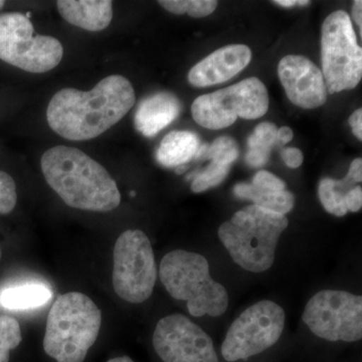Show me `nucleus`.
I'll return each mask as SVG.
<instances>
[{
    "mask_svg": "<svg viewBox=\"0 0 362 362\" xmlns=\"http://www.w3.org/2000/svg\"><path fill=\"white\" fill-rule=\"evenodd\" d=\"M135 101L130 81L112 75L88 92L73 88L59 90L47 106V123L71 141L94 139L122 120Z\"/></svg>",
    "mask_w": 362,
    "mask_h": 362,
    "instance_id": "obj_1",
    "label": "nucleus"
},
{
    "mask_svg": "<svg viewBox=\"0 0 362 362\" xmlns=\"http://www.w3.org/2000/svg\"><path fill=\"white\" fill-rule=\"evenodd\" d=\"M42 171L47 185L66 206L90 211H111L121 194L110 173L82 150L54 146L42 157Z\"/></svg>",
    "mask_w": 362,
    "mask_h": 362,
    "instance_id": "obj_2",
    "label": "nucleus"
},
{
    "mask_svg": "<svg viewBox=\"0 0 362 362\" xmlns=\"http://www.w3.org/2000/svg\"><path fill=\"white\" fill-rule=\"evenodd\" d=\"M288 225L286 216L252 204L225 221L218 228V238L240 268L262 273L273 266L279 239Z\"/></svg>",
    "mask_w": 362,
    "mask_h": 362,
    "instance_id": "obj_3",
    "label": "nucleus"
},
{
    "mask_svg": "<svg viewBox=\"0 0 362 362\" xmlns=\"http://www.w3.org/2000/svg\"><path fill=\"white\" fill-rule=\"evenodd\" d=\"M102 314L83 293L61 295L47 316L44 349L57 362H83L96 342Z\"/></svg>",
    "mask_w": 362,
    "mask_h": 362,
    "instance_id": "obj_4",
    "label": "nucleus"
},
{
    "mask_svg": "<svg viewBox=\"0 0 362 362\" xmlns=\"http://www.w3.org/2000/svg\"><path fill=\"white\" fill-rule=\"evenodd\" d=\"M159 277L171 297L187 302L192 316L218 317L228 310V291L211 278L202 255L185 250L168 252L162 259Z\"/></svg>",
    "mask_w": 362,
    "mask_h": 362,
    "instance_id": "obj_5",
    "label": "nucleus"
},
{
    "mask_svg": "<svg viewBox=\"0 0 362 362\" xmlns=\"http://www.w3.org/2000/svg\"><path fill=\"white\" fill-rule=\"evenodd\" d=\"M268 90L259 78L251 77L238 84L194 100L192 114L195 122L209 130L230 127L239 118H261L269 110Z\"/></svg>",
    "mask_w": 362,
    "mask_h": 362,
    "instance_id": "obj_6",
    "label": "nucleus"
},
{
    "mask_svg": "<svg viewBox=\"0 0 362 362\" xmlns=\"http://www.w3.org/2000/svg\"><path fill=\"white\" fill-rule=\"evenodd\" d=\"M321 57V71L330 94L354 89L361 83L362 49L346 11H334L324 21Z\"/></svg>",
    "mask_w": 362,
    "mask_h": 362,
    "instance_id": "obj_7",
    "label": "nucleus"
},
{
    "mask_svg": "<svg viewBox=\"0 0 362 362\" xmlns=\"http://www.w3.org/2000/svg\"><path fill=\"white\" fill-rule=\"evenodd\" d=\"M64 47L56 37L35 32L21 13L0 14V59L28 73L42 74L61 63Z\"/></svg>",
    "mask_w": 362,
    "mask_h": 362,
    "instance_id": "obj_8",
    "label": "nucleus"
},
{
    "mask_svg": "<svg viewBox=\"0 0 362 362\" xmlns=\"http://www.w3.org/2000/svg\"><path fill=\"white\" fill-rule=\"evenodd\" d=\"M113 286L116 294L129 303H142L153 293L157 280L151 243L140 230L121 233L114 247Z\"/></svg>",
    "mask_w": 362,
    "mask_h": 362,
    "instance_id": "obj_9",
    "label": "nucleus"
},
{
    "mask_svg": "<svg viewBox=\"0 0 362 362\" xmlns=\"http://www.w3.org/2000/svg\"><path fill=\"white\" fill-rule=\"evenodd\" d=\"M285 311L275 302L264 300L243 312L221 344V354L228 362L262 354L275 345L285 327Z\"/></svg>",
    "mask_w": 362,
    "mask_h": 362,
    "instance_id": "obj_10",
    "label": "nucleus"
},
{
    "mask_svg": "<svg viewBox=\"0 0 362 362\" xmlns=\"http://www.w3.org/2000/svg\"><path fill=\"white\" fill-rule=\"evenodd\" d=\"M302 319L322 339L358 341L362 338V297L346 291L323 290L309 300Z\"/></svg>",
    "mask_w": 362,
    "mask_h": 362,
    "instance_id": "obj_11",
    "label": "nucleus"
},
{
    "mask_svg": "<svg viewBox=\"0 0 362 362\" xmlns=\"http://www.w3.org/2000/svg\"><path fill=\"white\" fill-rule=\"evenodd\" d=\"M152 341L163 362H218L211 338L182 314L160 319Z\"/></svg>",
    "mask_w": 362,
    "mask_h": 362,
    "instance_id": "obj_12",
    "label": "nucleus"
},
{
    "mask_svg": "<svg viewBox=\"0 0 362 362\" xmlns=\"http://www.w3.org/2000/svg\"><path fill=\"white\" fill-rule=\"evenodd\" d=\"M278 74L288 99L300 108H318L327 101L322 71L310 59L288 54L279 63Z\"/></svg>",
    "mask_w": 362,
    "mask_h": 362,
    "instance_id": "obj_13",
    "label": "nucleus"
},
{
    "mask_svg": "<svg viewBox=\"0 0 362 362\" xmlns=\"http://www.w3.org/2000/svg\"><path fill=\"white\" fill-rule=\"evenodd\" d=\"M251 59L247 45H226L197 63L188 73V82L199 88L221 84L244 70Z\"/></svg>",
    "mask_w": 362,
    "mask_h": 362,
    "instance_id": "obj_14",
    "label": "nucleus"
},
{
    "mask_svg": "<svg viewBox=\"0 0 362 362\" xmlns=\"http://www.w3.org/2000/svg\"><path fill=\"white\" fill-rule=\"evenodd\" d=\"M181 103L171 93H157L138 105L134 124L138 132L153 137L180 116Z\"/></svg>",
    "mask_w": 362,
    "mask_h": 362,
    "instance_id": "obj_15",
    "label": "nucleus"
},
{
    "mask_svg": "<svg viewBox=\"0 0 362 362\" xmlns=\"http://www.w3.org/2000/svg\"><path fill=\"white\" fill-rule=\"evenodd\" d=\"M57 6L64 20L89 32H101L113 18L110 0H59Z\"/></svg>",
    "mask_w": 362,
    "mask_h": 362,
    "instance_id": "obj_16",
    "label": "nucleus"
},
{
    "mask_svg": "<svg viewBox=\"0 0 362 362\" xmlns=\"http://www.w3.org/2000/svg\"><path fill=\"white\" fill-rule=\"evenodd\" d=\"M362 181V159L356 158L350 164L349 173L343 180L323 178L319 183L318 197L328 213L337 216H344L349 213L345 197L350 190Z\"/></svg>",
    "mask_w": 362,
    "mask_h": 362,
    "instance_id": "obj_17",
    "label": "nucleus"
},
{
    "mask_svg": "<svg viewBox=\"0 0 362 362\" xmlns=\"http://www.w3.org/2000/svg\"><path fill=\"white\" fill-rule=\"evenodd\" d=\"M201 147L199 136L192 131H173L162 139L156 160L165 168H178L195 158Z\"/></svg>",
    "mask_w": 362,
    "mask_h": 362,
    "instance_id": "obj_18",
    "label": "nucleus"
},
{
    "mask_svg": "<svg viewBox=\"0 0 362 362\" xmlns=\"http://www.w3.org/2000/svg\"><path fill=\"white\" fill-rule=\"evenodd\" d=\"M233 194L239 199L252 201L255 206L282 216L291 211L295 204L294 194L287 189H267L254 187L252 183H238L233 187Z\"/></svg>",
    "mask_w": 362,
    "mask_h": 362,
    "instance_id": "obj_19",
    "label": "nucleus"
},
{
    "mask_svg": "<svg viewBox=\"0 0 362 362\" xmlns=\"http://www.w3.org/2000/svg\"><path fill=\"white\" fill-rule=\"evenodd\" d=\"M52 293L42 284L9 286L0 292V305L8 310H28L47 304Z\"/></svg>",
    "mask_w": 362,
    "mask_h": 362,
    "instance_id": "obj_20",
    "label": "nucleus"
},
{
    "mask_svg": "<svg viewBox=\"0 0 362 362\" xmlns=\"http://www.w3.org/2000/svg\"><path fill=\"white\" fill-rule=\"evenodd\" d=\"M239 156V147L233 138L228 136L218 138L211 145H201L195 158L209 159L223 165H232Z\"/></svg>",
    "mask_w": 362,
    "mask_h": 362,
    "instance_id": "obj_21",
    "label": "nucleus"
},
{
    "mask_svg": "<svg viewBox=\"0 0 362 362\" xmlns=\"http://www.w3.org/2000/svg\"><path fill=\"white\" fill-rule=\"evenodd\" d=\"M158 4L169 13H187L192 18H201L213 13L218 2L214 0H160Z\"/></svg>",
    "mask_w": 362,
    "mask_h": 362,
    "instance_id": "obj_22",
    "label": "nucleus"
},
{
    "mask_svg": "<svg viewBox=\"0 0 362 362\" xmlns=\"http://www.w3.org/2000/svg\"><path fill=\"white\" fill-rule=\"evenodd\" d=\"M20 323L13 317L0 316V362H8L11 350L21 344Z\"/></svg>",
    "mask_w": 362,
    "mask_h": 362,
    "instance_id": "obj_23",
    "label": "nucleus"
},
{
    "mask_svg": "<svg viewBox=\"0 0 362 362\" xmlns=\"http://www.w3.org/2000/svg\"><path fill=\"white\" fill-rule=\"evenodd\" d=\"M230 166L211 161L202 173H195L192 183V190L195 194L206 192L211 187H216L225 180Z\"/></svg>",
    "mask_w": 362,
    "mask_h": 362,
    "instance_id": "obj_24",
    "label": "nucleus"
},
{
    "mask_svg": "<svg viewBox=\"0 0 362 362\" xmlns=\"http://www.w3.org/2000/svg\"><path fill=\"white\" fill-rule=\"evenodd\" d=\"M278 128L275 124L264 122L259 124L255 128L254 132L247 140L249 148L259 147V148L271 149L277 140Z\"/></svg>",
    "mask_w": 362,
    "mask_h": 362,
    "instance_id": "obj_25",
    "label": "nucleus"
},
{
    "mask_svg": "<svg viewBox=\"0 0 362 362\" xmlns=\"http://www.w3.org/2000/svg\"><path fill=\"white\" fill-rule=\"evenodd\" d=\"M16 202L18 194L13 178L8 173L0 170V214L11 213Z\"/></svg>",
    "mask_w": 362,
    "mask_h": 362,
    "instance_id": "obj_26",
    "label": "nucleus"
},
{
    "mask_svg": "<svg viewBox=\"0 0 362 362\" xmlns=\"http://www.w3.org/2000/svg\"><path fill=\"white\" fill-rule=\"evenodd\" d=\"M252 185L254 187L267 188V189L284 190L286 183L273 173L267 170L259 171L252 178Z\"/></svg>",
    "mask_w": 362,
    "mask_h": 362,
    "instance_id": "obj_27",
    "label": "nucleus"
},
{
    "mask_svg": "<svg viewBox=\"0 0 362 362\" xmlns=\"http://www.w3.org/2000/svg\"><path fill=\"white\" fill-rule=\"evenodd\" d=\"M270 152L271 149L259 148V147L249 148L246 156L247 163L252 168H261L268 162Z\"/></svg>",
    "mask_w": 362,
    "mask_h": 362,
    "instance_id": "obj_28",
    "label": "nucleus"
},
{
    "mask_svg": "<svg viewBox=\"0 0 362 362\" xmlns=\"http://www.w3.org/2000/svg\"><path fill=\"white\" fill-rule=\"evenodd\" d=\"M281 156H282L286 165L289 168H300L304 161L303 153H302L301 150L296 148V147L285 148L281 153Z\"/></svg>",
    "mask_w": 362,
    "mask_h": 362,
    "instance_id": "obj_29",
    "label": "nucleus"
},
{
    "mask_svg": "<svg viewBox=\"0 0 362 362\" xmlns=\"http://www.w3.org/2000/svg\"><path fill=\"white\" fill-rule=\"evenodd\" d=\"M345 204H346L347 211H351V213H357V211H361L362 207V188L361 185H356L346 194Z\"/></svg>",
    "mask_w": 362,
    "mask_h": 362,
    "instance_id": "obj_30",
    "label": "nucleus"
},
{
    "mask_svg": "<svg viewBox=\"0 0 362 362\" xmlns=\"http://www.w3.org/2000/svg\"><path fill=\"white\" fill-rule=\"evenodd\" d=\"M349 125L351 126L352 132L358 140H362V110L357 109L349 117Z\"/></svg>",
    "mask_w": 362,
    "mask_h": 362,
    "instance_id": "obj_31",
    "label": "nucleus"
},
{
    "mask_svg": "<svg viewBox=\"0 0 362 362\" xmlns=\"http://www.w3.org/2000/svg\"><path fill=\"white\" fill-rule=\"evenodd\" d=\"M293 138H294V133H293L291 128L283 126L280 129H278L277 140L282 144H287V143L292 141Z\"/></svg>",
    "mask_w": 362,
    "mask_h": 362,
    "instance_id": "obj_32",
    "label": "nucleus"
},
{
    "mask_svg": "<svg viewBox=\"0 0 362 362\" xmlns=\"http://www.w3.org/2000/svg\"><path fill=\"white\" fill-rule=\"evenodd\" d=\"M352 18L356 21V25L359 26L361 35H362V1L356 0L352 6Z\"/></svg>",
    "mask_w": 362,
    "mask_h": 362,
    "instance_id": "obj_33",
    "label": "nucleus"
},
{
    "mask_svg": "<svg viewBox=\"0 0 362 362\" xmlns=\"http://www.w3.org/2000/svg\"><path fill=\"white\" fill-rule=\"evenodd\" d=\"M273 4L284 7H293L297 6L296 0H276V1H273Z\"/></svg>",
    "mask_w": 362,
    "mask_h": 362,
    "instance_id": "obj_34",
    "label": "nucleus"
},
{
    "mask_svg": "<svg viewBox=\"0 0 362 362\" xmlns=\"http://www.w3.org/2000/svg\"><path fill=\"white\" fill-rule=\"evenodd\" d=\"M107 362H134L129 356H120L116 357V358H112L110 361Z\"/></svg>",
    "mask_w": 362,
    "mask_h": 362,
    "instance_id": "obj_35",
    "label": "nucleus"
},
{
    "mask_svg": "<svg viewBox=\"0 0 362 362\" xmlns=\"http://www.w3.org/2000/svg\"><path fill=\"white\" fill-rule=\"evenodd\" d=\"M4 4H6V2L2 1V0H0V9H1L2 7L4 6Z\"/></svg>",
    "mask_w": 362,
    "mask_h": 362,
    "instance_id": "obj_36",
    "label": "nucleus"
},
{
    "mask_svg": "<svg viewBox=\"0 0 362 362\" xmlns=\"http://www.w3.org/2000/svg\"><path fill=\"white\" fill-rule=\"evenodd\" d=\"M0 258H1V251H0Z\"/></svg>",
    "mask_w": 362,
    "mask_h": 362,
    "instance_id": "obj_37",
    "label": "nucleus"
}]
</instances>
